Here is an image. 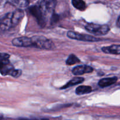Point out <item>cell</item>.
I'll return each instance as SVG.
<instances>
[{
	"label": "cell",
	"instance_id": "1",
	"mask_svg": "<svg viewBox=\"0 0 120 120\" xmlns=\"http://www.w3.org/2000/svg\"><path fill=\"white\" fill-rule=\"evenodd\" d=\"M12 45L18 47H34L42 49H51L54 43L44 36H34L33 37L15 38L12 41Z\"/></svg>",
	"mask_w": 120,
	"mask_h": 120
},
{
	"label": "cell",
	"instance_id": "2",
	"mask_svg": "<svg viewBox=\"0 0 120 120\" xmlns=\"http://www.w3.org/2000/svg\"><path fill=\"white\" fill-rule=\"evenodd\" d=\"M24 17V11L21 9H17L0 18V34L17 26Z\"/></svg>",
	"mask_w": 120,
	"mask_h": 120
},
{
	"label": "cell",
	"instance_id": "3",
	"mask_svg": "<svg viewBox=\"0 0 120 120\" xmlns=\"http://www.w3.org/2000/svg\"><path fill=\"white\" fill-rule=\"evenodd\" d=\"M85 28L87 31L95 35H106L110 30L108 25H100L94 23H88L85 25Z\"/></svg>",
	"mask_w": 120,
	"mask_h": 120
},
{
	"label": "cell",
	"instance_id": "4",
	"mask_svg": "<svg viewBox=\"0 0 120 120\" xmlns=\"http://www.w3.org/2000/svg\"><path fill=\"white\" fill-rule=\"evenodd\" d=\"M56 5L55 0H39L38 6L40 7L45 17L52 14Z\"/></svg>",
	"mask_w": 120,
	"mask_h": 120
},
{
	"label": "cell",
	"instance_id": "5",
	"mask_svg": "<svg viewBox=\"0 0 120 120\" xmlns=\"http://www.w3.org/2000/svg\"><path fill=\"white\" fill-rule=\"evenodd\" d=\"M67 37L72 40H78V41H87V42H97L101 41V39L87 34H80L74 31H68Z\"/></svg>",
	"mask_w": 120,
	"mask_h": 120
},
{
	"label": "cell",
	"instance_id": "6",
	"mask_svg": "<svg viewBox=\"0 0 120 120\" xmlns=\"http://www.w3.org/2000/svg\"><path fill=\"white\" fill-rule=\"evenodd\" d=\"M30 13L38 21L39 24L41 25H44L45 21V15H44L43 12L41 10L38 5H34L30 8Z\"/></svg>",
	"mask_w": 120,
	"mask_h": 120
},
{
	"label": "cell",
	"instance_id": "7",
	"mask_svg": "<svg viewBox=\"0 0 120 120\" xmlns=\"http://www.w3.org/2000/svg\"><path fill=\"white\" fill-rule=\"evenodd\" d=\"M94 71V69L91 67L86 65H78L72 69V72L75 75H81L84 74L91 73Z\"/></svg>",
	"mask_w": 120,
	"mask_h": 120
},
{
	"label": "cell",
	"instance_id": "8",
	"mask_svg": "<svg viewBox=\"0 0 120 120\" xmlns=\"http://www.w3.org/2000/svg\"><path fill=\"white\" fill-rule=\"evenodd\" d=\"M117 80L118 78L116 77L102 78L99 81L98 85L100 87L103 88H105L113 85L117 81Z\"/></svg>",
	"mask_w": 120,
	"mask_h": 120
},
{
	"label": "cell",
	"instance_id": "9",
	"mask_svg": "<svg viewBox=\"0 0 120 120\" xmlns=\"http://www.w3.org/2000/svg\"><path fill=\"white\" fill-rule=\"evenodd\" d=\"M102 52L106 54H113V55H120V45H112L109 47H104L101 48Z\"/></svg>",
	"mask_w": 120,
	"mask_h": 120
},
{
	"label": "cell",
	"instance_id": "10",
	"mask_svg": "<svg viewBox=\"0 0 120 120\" xmlns=\"http://www.w3.org/2000/svg\"><path fill=\"white\" fill-rule=\"evenodd\" d=\"M7 1L18 9L21 10L27 7L30 4L29 0H7Z\"/></svg>",
	"mask_w": 120,
	"mask_h": 120
},
{
	"label": "cell",
	"instance_id": "11",
	"mask_svg": "<svg viewBox=\"0 0 120 120\" xmlns=\"http://www.w3.org/2000/svg\"><path fill=\"white\" fill-rule=\"evenodd\" d=\"M93 91L91 86L88 85H81L78 86L75 90V93L77 95H83L88 94Z\"/></svg>",
	"mask_w": 120,
	"mask_h": 120
},
{
	"label": "cell",
	"instance_id": "12",
	"mask_svg": "<svg viewBox=\"0 0 120 120\" xmlns=\"http://www.w3.org/2000/svg\"><path fill=\"white\" fill-rule=\"evenodd\" d=\"M84 81V78H82V77H75V78H72L71 80L68 82L65 85L61 88V89H66L68 87H71V86H74V85H77L78 84H81L82 82Z\"/></svg>",
	"mask_w": 120,
	"mask_h": 120
},
{
	"label": "cell",
	"instance_id": "13",
	"mask_svg": "<svg viewBox=\"0 0 120 120\" xmlns=\"http://www.w3.org/2000/svg\"><path fill=\"white\" fill-rule=\"evenodd\" d=\"M72 5L79 11H84L86 8V4L83 0H72Z\"/></svg>",
	"mask_w": 120,
	"mask_h": 120
},
{
	"label": "cell",
	"instance_id": "14",
	"mask_svg": "<svg viewBox=\"0 0 120 120\" xmlns=\"http://www.w3.org/2000/svg\"><path fill=\"white\" fill-rule=\"evenodd\" d=\"M80 62L79 59L74 54H71L69 55L66 61V64L68 65H72Z\"/></svg>",
	"mask_w": 120,
	"mask_h": 120
},
{
	"label": "cell",
	"instance_id": "15",
	"mask_svg": "<svg viewBox=\"0 0 120 120\" xmlns=\"http://www.w3.org/2000/svg\"><path fill=\"white\" fill-rule=\"evenodd\" d=\"M10 55L7 53L0 52V60H9Z\"/></svg>",
	"mask_w": 120,
	"mask_h": 120
},
{
	"label": "cell",
	"instance_id": "16",
	"mask_svg": "<svg viewBox=\"0 0 120 120\" xmlns=\"http://www.w3.org/2000/svg\"><path fill=\"white\" fill-rule=\"evenodd\" d=\"M116 26L120 28V16L118 17V18L117 21H116Z\"/></svg>",
	"mask_w": 120,
	"mask_h": 120
},
{
	"label": "cell",
	"instance_id": "17",
	"mask_svg": "<svg viewBox=\"0 0 120 120\" xmlns=\"http://www.w3.org/2000/svg\"><path fill=\"white\" fill-rule=\"evenodd\" d=\"M19 120H38L37 119H29V118H20Z\"/></svg>",
	"mask_w": 120,
	"mask_h": 120
},
{
	"label": "cell",
	"instance_id": "18",
	"mask_svg": "<svg viewBox=\"0 0 120 120\" xmlns=\"http://www.w3.org/2000/svg\"><path fill=\"white\" fill-rule=\"evenodd\" d=\"M48 120V119H44V120Z\"/></svg>",
	"mask_w": 120,
	"mask_h": 120
}]
</instances>
